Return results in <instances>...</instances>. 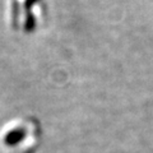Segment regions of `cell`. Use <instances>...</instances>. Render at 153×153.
I'll return each mask as SVG.
<instances>
[{
	"instance_id": "2",
	"label": "cell",
	"mask_w": 153,
	"mask_h": 153,
	"mask_svg": "<svg viewBox=\"0 0 153 153\" xmlns=\"http://www.w3.org/2000/svg\"><path fill=\"white\" fill-rule=\"evenodd\" d=\"M40 0H9L8 18L14 30L31 32L36 25L35 7Z\"/></svg>"
},
{
	"instance_id": "1",
	"label": "cell",
	"mask_w": 153,
	"mask_h": 153,
	"mask_svg": "<svg viewBox=\"0 0 153 153\" xmlns=\"http://www.w3.org/2000/svg\"><path fill=\"white\" fill-rule=\"evenodd\" d=\"M36 126L30 119L9 121L0 131V148L7 153H21L32 148Z\"/></svg>"
}]
</instances>
